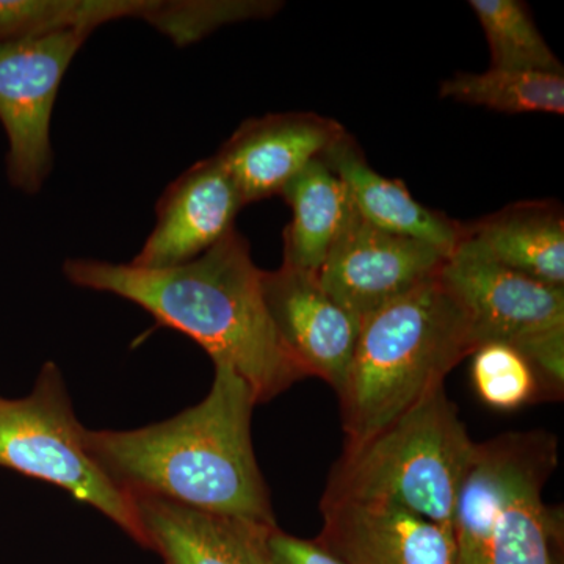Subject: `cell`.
I'll return each mask as SVG.
<instances>
[{
    "label": "cell",
    "mask_w": 564,
    "mask_h": 564,
    "mask_svg": "<svg viewBox=\"0 0 564 564\" xmlns=\"http://www.w3.org/2000/svg\"><path fill=\"white\" fill-rule=\"evenodd\" d=\"M441 98L503 113H564V74L489 68L485 73H456L444 80Z\"/></svg>",
    "instance_id": "18"
},
{
    "label": "cell",
    "mask_w": 564,
    "mask_h": 564,
    "mask_svg": "<svg viewBox=\"0 0 564 564\" xmlns=\"http://www.w3.org/2000/svg\"><path fill=\"white\" fill-rule=\"evenodd\" d=\"M345 132L336 120L311 111L267 115L245 121L217 155L248 206L281 195Z\"/></svg>",
    "instance_id": "13"
},
{
    "label": "cell",
    "mask_w": 564,
    "mask_h": 564,
    "mask_svg": "<svg viewBox=\"0 0 564 564\" xmlns=\"http://www.w3.org/2000/svg\"><path fill=\"white\" fill-rule=\"evenodd\" d=\"M462 240L507 269L564 289V217L556 203L505 207L464 225Z\"/></svg>",
    "instance_id": "16"
},
{
    "label": "cell",
    "mask_w": 564,
    "mask_h": 564,
    "mask_svg": "<svg viewBox=\"0 0 564 564\" xmlns=\"http://www.w3.org/2000/svg\"><path fill=\"white\" fill-rule=\"evenodd\" d=\"M475 448L440 388L369 440L345 444L323 499L393 505L452 527Z\"/></svg>",
    "instance_id": "4"
},
{
    "label": "cell",
    "mask_w": 564,
    "mask_h": 564,
    "mask_svg": "<svg viewBox=\"0 0 564 564\" xmlns=\"http://www.w3.org/2000/svg\"><path fill=\"white\" fill-rule=\"evenodd\" d=\"M447 259L432 245L375 228L351 204L318 280L344 310L362 321L440 276Z\"/></svg>",
    "instance_id": "8"
},
{
    "label": "cell",
    "mask_w": 564,
    "mask_h": 564,
    "mask_svg": "<svg viewBox=\"0 0 564 564\" xmlns=\"http://www.w3.org/2000/svg\"><path fill=\"white\" fill-rule=\"evenodd\" d=\"M88 36L54 32L0 43V122L9 139L7 176L28 195L41 191L54 165L52 110L63 76Z\"/></svg>",
    "instance_id": "7"
},
{
    "label": "cell",
    "mask_w": 564,
    "mask_h": 564,
    "mask_svg": "<svg viewBox=\"0 0 564 564\" xmlns=\"http://www.w3.org/2000/svg\"><path fill=\"white\" fill-rule=\"evenodd\" d=\"M292 210L284 231V265L318 273L351 209L344 181L315 159L281 193Z\"/></svg>",
    "instance_id": "17"
},
{
    "label": "cell",
    "mask_w": 564,
    "mask_h": 564,
    "mask_svg": "<svg viewBox=\"0 0 564 564\" xmlns=\"http://www.w3.org/2000/svg\"><path fill=\"white\" fill-rule=\"evenodd\" d=\"M63 273L70 284L129 300L159 325L191 337L214 364L232 367L258 403L304 378L270 318L263 270L252 262L250 245L236 229L198 258L170 269L68 259Z\"/></svg>",
    "instance_id": "1"
},
{
    "label": "cell",
    "mask_w": 564,
    "mask_h": 564,
    "mask_svg": "<svg viewBox=\"0 0 564 564\" xmlns=\"http://www.w3.org/2000/svg\"><path fill=\"white\" fill-rule=\"evenodd\" d=\"M242 207L218 155L195 163L159 199L158 223L132 265L155 270L193 261L236 229Z\"/></svg>",
    "instance_id": "12"
},
{
    "label": "cell",
    "mask_w": 564,
    "mask_h": 564,
    "mask_svg": "<svg viewBox=\"0 0 564 564\" xmlns=\"http://www.w3.org/2000/svg\"><path fill=\"white\" fill-rule=\"evenodd\" d=\"M441 278L473 318L480 345L503 343L521 351L540 337L564 332V289L507 269L464 240Z\"/></svg>",
    "instance_id": "9"
},
{
    "label": "cell",
    "mask_w": 564,
    "mask_h": 564,
    "mask_svg": "<svg viewBox=\"0 0 564 564\" xmlns=\"http://www.w3.org/2000/svg\"><path fill=\"white\" fill-rule=\"evenodd\" d=\"M473 381L480 399L497 411L519 410L541 397L533 367L503 343L481 344L473 352Z\"/></svg>",
    "instance_id": "20"
},
{
    "label": "cell",
    "mask_w": 564,
    "mask_h": 564,
    "mask_svg": "<svg viewBox=\"0 0 564 564\" xmlns=\"http://www.w3.org/2000/svg\"><path fill=\"white\" fill-rule=\"evenodd\" d=\"M273 564H344L317 540H302L276 529L270 536Z\"/></svg>",
    "instance_id": "21"
},
{
    "label": "cell",
    "mask_w": 564,
    "mask_h": 564,
    "mask_svg": "<svg viewBox=\"0 0 564 564\" xmlns=\"http://www.w3.org/2000/svg\"><path fill=\"white\" fill-rule=\"evenodd\" d=\"M556 466L558 441L543 430L477 444L452 524L459 564H554L543 492Z\"/></svg>",
    "instance_id": "5"
},
{
    "label": "cell",
    "mask_w": 564,
    "mask_h": 564,
    "mask_svg": "<svg viewBox=\"0 0 564 564\" xmlns=\"http://www.w3.org/2000/svg\"><path fill=\"white\" fill-rule=\"evenodd\" d=\"M478 347L473 318L441 274L364 317L337 392L345 444L369 440L444 388L445 377Z\"/></svg>",
    "instance_id": "3"
},
{
    "label": "cell",
    "mask_w": 564,
    "mask_h": 564,
    "mask_svg": "<svg viewBox=\"0 0 564 564\" xmlns=\"http://www.w3.org/2000/svg\"><path fill=\"white\" fill-rule=\"evenodd\" d=\"M318 543L344 564H459L454 529L393 505L326 500Z\"/></svg>",
    "instance_id": "11"
},
{
    "label": "cell",
    "mask_w": 564,
    "mask_h": 564,
    "mask_svg": "<svg viewBox=\"0 0 564 564\" xmlns=\"http://www.w3.org/2000/svg\"><path fill=\"white\" fill-rule=\"evenodd\" d=\"M84 434L57 364H44L28 397L0 395V466L58 486L148 547L131 494L104 473Z\"/></svg>",
    "instance_id": "6"
},
{
    "label": "cell",
    "mask_w": 564,
    "mask_h": 564,
    "mask_svg": "<svg viewBox=\"0 0 564 564\" xmlns=\"http://www.w3.org/2000/svg\"><path fill=\"white\" fill-rule=\"evenodd\" d=\"M267 310L282 347L304 377L343 389L361 321L323 289L318 273L282 265L262 273Z\"/></svg>",
    "instance_id": "10"
},
{
    "label": "cell",
    "mask_w": 564,
    "mask_h": 564,
    "mask_svg": "<svg viewBox=\"0 0 564 564\" xmlns=\"http://www.w3.org/2000/svg\"><path fill=\"white\" fill-rule=\"evenodd\" d=\"M148 547L166 564H273L276 527L196 510L162 497L132 496Z\"/></svg>",
    "instance_id": "14"
},
{
    "label": "cell",
    "mask_w": 564,
    "mask_h": 564,
    "mask_svg": "<svg viewBox=\"0 0 564 564\" xmlns=\"http://www.w3.org/2000/svg\"><path fill=\"white\" fill-rule=\"evenodd\" d=\"M322 159L344 181L359 217L375 228L421 240L448 256L462 242V223L415 202L402 181L375 172L347 132Z\"/></svg>",
    "instance_id": "15"
},
{
    "label": "cell",
    "mask_w": 564,
    "mask_h": 564,
    "mask_svg": "<svg viewBox=\"0 0 564 564\" xmlns=\"http://www.w3.org/2000/svg\"><path fill=\"white\" fill-rule=\"evenodd\" d=\"M203 402L169 421L129 432H90L96 463L126 492L276 527L251 441L258 400L232 367L214 364Z\"/></svg>",
    "instance_id": "2"
},
{
    "label": "cell",
    "mask_w": 564,
    "mask_h": 564,
    "mask_svg": "<svg viewBox=\"0 0 564 564\" xmlns=\"http://www.w3.org/2000/svg\"><path fill=\"white\" fill-rule=\"evenodd\" d=\"M469 6L488 40L492 68L564 74L524 2L470 0Z\"/></svg>",
    "instance_id": "19"
}]
</instances>
